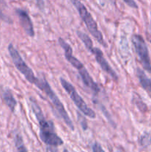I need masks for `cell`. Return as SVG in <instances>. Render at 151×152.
<instances>
[{
	"label": "cell",
	"instance_id": "obj_1",
	"mask_svg": "<svg viewBox=\"0 0 151 152\" xmlns=\"http://www.w3.org/2000/svg\"><path fill=\"white\" fill-rule=\"evenodd\" d=\"M29 102L31 109L39 125L40 139L46 145H47V152H57L56 148L63 145L64 141L56 133L53 122L46 120L41 107L38 105L35 99L30 97Z\"/></svg>",
	"mask_w": 151,
	"mask_h": 152
},
{
	"label": "cell",
	"instance_id": "obj_2",
	"mask_svg": "<svg viewBox=\"0 0 151 152\" xmlns=\"http://www.w3.org/2000/svg\"><path fill=\"white\" fill-rule=\"evenodd\" d=\"M37 88L38 89L41 91L44 92L46 94V96L49 98V99L50 100V102L53 104V107L56 109V111H57V113L59 114V115L62 117V120H64V122L65 123V124L68 126V127L70 129H71L72 131L74 130V126L72 120L70 118L69 115H68V112H67L66 109L65 108V106L62 104V102H61V100L59 99V98L58 97L57 95L56 94L54 91H53V89L51 88L50 86L49 85V83H47V81L44 79H40L39 81L37 83L36 86Z\"/></svg>",
	"mask_w": 151,
	"mask_h": 152
},
{
	"label": "cell",
	"instance_id": "obj_3",
	"mask_svg": "<svg viewBox=\"0 0 151 152\" xmlns=\"http://www.w3.org/2000/svg\"><path fill=\"white\" fill-rule=\"evenodd\" d=\"M72 4L74 7L78 10V13L79 14L80 17L81 18L84 23L85 24L86 27L88 29L89 32L91 34V35L97 40L98 42L100 43L102 46L105 48H107V44L106 43L105 40L104 39L103 35L102 32L98 29V25L95 19H93L92 15L90 12L87 10L86 7L83 3H81L79 0H70Z\"/></svg>",
	"mask_w": 151,
	"mask_h": 152
},
{
	"label": "cell",
	"instance_id": "obj_4",
	"mask_svg": "<svg viewBox=\"0 0 151 152\" xmlns=\"http://www.w3.org/2000/svg\"><path fill=\"white\" fill-rule=\"evenodd\" d=\"M60 83L62 88H63L65 90V91L68 94V95H69L70 97L71 98V99H72L73 102H74V104H75L76 106L77 107V108H78L83 114L87 116L89 118H96V114L95 113V111L87 106L86 102H84V99H82V97L78 94V93L77 92V91L76 90L74 86H73L71 83H70L69 82L67 81L66 80H65L64 78H60Z\"/></svg>",
	"mask_w": 151,
	"mask_h": 152
},
{
	"label": "cell",
	"instance_id": "obj_5",
	"mask_svg": "<svg viewBox=\"0 0 151 152\" xmlns=\"http://www.w3.org/2000/svg\"><path fill=\"white\" fill-rule=\"evenodd\" d=\"M8 51L10 56H11V59L13 60V64H14L15 67L18 69V71L25 77V79L30 83L36 86L39 78L36 77L33 70L27 65L26 62L24 61V59L21 56L19 51L13 47V45L12 44L9 45Z\"/></svg>",
	"mask_w": 151,
	"mask_h": 152
},
{
	"label": "cell",
	"instance_id": "obj_6",
	"mask_svg": "<svg viewBox=\"0 0 151 152\" xmlns=\"http://www.w3.org/2000/svg\"><path fill=\"white\" fill-rule=\"evenodd\" d=\"M132 43L134 47L135 50L139 58L142 67L146 70L147 72L151 74V61L150 58L149 51H148L147 46L143 37L139 34L133 35L131 39Z\"/></svg>",
	"mask_w": 151,
	"mask_h": 152
},
{
	"label": "cell",
	"instance_id": "obj_7",
	"mask_svg": "<svg viewBox=\"0 0 151 152\" xmlns=\"http://www.w3.org/2000/svg\"><path fill=\"white\" fill-rule=\"evenodd\" d=\"M89 51H90L92 54L94 55L95 59H96V62H98L99 66L101 67V68L105 73H107L110 77H111V78L113 80H115V81H117L118 80V76H117L116 73L114 71L112 67L109 65L108 62L106 60L105 56H104V54L102 50L99 48H98L93 47L89 50Z\"/></svg>",
	"mask_w": 151,
	"mask_h": 152
},
{
	"label": "cell",
	"instance_id": "obj_8",
	"mask_svg": "<svg viewBox=\"0 0 151 152\" xmlns=\"http://www.w3.org/2000/svg\"><path fill=\"white\" fill-rule=\"evenodd\" d=\"M16 13L19 16L21 26L22 27L27 35L30 37H33L35 36L33 25L28 12L22 9H16Z\"/></svg>",
	"mask_w": 151,
	"mask_h": 152
},
{
	"label": "cell",
	"instance_id": "obj_9",
	"mask_svg": "<svg viewBox=\"0 0 151 152\" xmlns=\"http://www.w3.org/2000/svg\"><path fill=\"white\" fill-rule=\"evenodd\" d=\"M78 72L79 74L80 77H81V80H82L84 86L88 88L89 89H90L93 93H95V94H97L99 91H100L99 86L97 85V83H95V81L92 78L90 74H89L87 70L85 68V67L79 70Z\"/></svg>",
	"mask_w": 151,
	"mask_h": 152
},
{
	"label": "cell",
	"instance_id": "obj_10",
	"mask_svg": "<svg viewBox=\"0 0 151 152\" xmlns=\"http://www.w3.org/2000/svg\"><path fill=\"white\" fill-rule=\"evenodd\" d=\"M1 97H2L4 103L9 108V109L12 112H14L15 108L17 105V102L15 99L11 91L9 90V89H4L1 92Z\"/></svg>",
	"mask_w": 151,
	"mask_h": 152
},
{
	"label": "cell",
	"instance_id": "obj_11",
	"mask_svg": "<svg viewBox=\"0 0 151 152\" xmlns=\"http://www.w3.org/2000/svg\"><path fill=\"white\" fill-rule=\"evenodd\" d=\"M136 74L142 87L151 96V79L148 78L144 72L139 68H138L136 71Z\"/></svg>",
	"mask_w": 151,
	"mask_h": 152
},
{
	"label": "cell",
	"instance_id": "obj_12",
	"mask_svg": "<svg viewBox=\"0 0 151 152\" xmlns=\"http://www.w3.org/2000/svg\"><path fill=\"white\" fill-rule=\"evenodd\" d=\"M76 34L78 38H79L81 40V42L84 43V46H85L86 48H87V50H89L91 48L93 47V42H92V39H90V37H89L88 35H87V34H84V32L80 31H77Z\"/></svg>",
	"mask_w": 151,
	"mask_h": 152
},
{
	"label": "cell",
	"instance_id": "obj_13",
	"mask_svg": "<svg viewBox=\"0 0 151 152\" xmlns=\"http://www.w3.org/2000/svg\"><path fill=\"white\" fill-rule=\"evenodd\" d=\"M15 145H16L18 152H28L25 143H24L23 138L19 134L15 136Z\"/></svg>",
	"mask_w": 151,
	"mask_h": 152
},
{
	"label": "cell",
	"instance_id": "obj_14",
	"mask_svg": "<svg viewBox=\"0 0 151 152\" xmlns=\"http://www.w3.org/2000/svg\"><path fill=\"white\" fill-rule=\"evenodd\" d=\"M140 145L143 147H147L151 145V135L148 133H144L139 140Z\"/></svg>",
	"mask_w": 151,
	"mask_h": 152
},
{
	"label": "cell",
	"instance_id": "obj_15",
	"mask_svg": "<svg viewBox=\"0 0 151 152\" xmlns=\"http://www.w3.org/2000/svg\"><path fill=\"white\" fill-rule=\"evenodd\" d=\"M92 151L93 152H105L99 142H96L92 145Z\"/></svg>",
	"mask_w": 151,
	"mask_h": 152
},
{
	"label": "cell",
	"instance_id": "obj_16",
	"mask_svg": "<svg viewBox=\"0 0 151 152\" xmlns=\"http://www.w3.org/2000/svg\"><path fill=\"white\" fill-rule=\"evenodd\" d=\"M125 4H127L129 7H133V8H138V5L134 0H123Z\"/></svg>",
	"mask_w": 151,
	"mask_h": 152
},
{
	"label": "cell",
	"instance_id": "obj_17",
	"mask_svg": "<svg viewBox=\"0 0 151 152\" xmlns=\"http://www.w3.org/2000/svg\"><path fill=\"white\" fill-rule=\"evenodd\" d=\"M37 6L40 10H43L44 9V0H35Z\"/></svg>",
	"mask_w": 151,
	"mask_h": 152
},
{
	"label": "cell",
	"instance_id": "obj_18",
	"mask_svg": "<svg viewBox=\"0 0 151 152\" xmlns=\"http://www.w3.org/2000/svg\"><path fill=\"white\" fill-rule=\"evenodd\" d=\"M0 18H2L3 19H4V16H3V14H2V13H1V11H0Z\"/></svg>",
	"mask_w": 151,
	"mask_h": 152
},
{
	"label": "cell",
	"instance_id": "obj_19",
	"mask_svg": "<svg viewBox=\"0 0 151 152\" xmlns=\"http://www.w3.org/2000/svg\"><path fill=\"white\" fill-rule=\"evenodd\" d=\"M63 152H69V151H68V150H67V149H65V150H64V151H63Z\"/></svg>",
	"mask_w": 151,
	"mask_h": 152
},
{
	"label": "cell",
	"instance_id": "obj_20",
	"mask_svg": "<svg viewBox=\"0 0 151 152\" xmlns=\"http://www.w3.org/2000/svg\"><path fill=\"white\" fill-rule=\"evenodd\" d=\"M150 42H151V39H150Z\"/></svg>",
	"mask_w": 151,
	"mask_h": 152
}]
</instances>
